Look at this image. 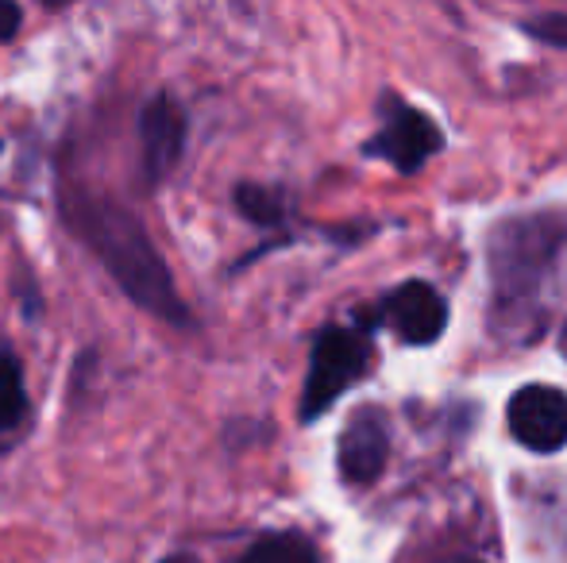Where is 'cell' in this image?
<instances>
[{"mask_svg": "<svg viewBox=\"0 0 567 563\" xmlns=\"http://www.w3.org/2000/svg\"><path fill=\"white\" fill-rule=\"evenodd\" d=\"M66 217L78 228V236L90 243L93 256L101 259V267L113 274V282L143 313L171 324H189V313L174 290L163 256L151 243L147 228L124 205L113 197L74 194L66 197Z\"/></svg>", "mask_w": 567, "mask_h": 563, "instance_id": "cell-1", "label": "cell"}, {"mask_svg": "<svg viewBox=\"0 0 567 563\" xmlns=\"http://www.w3.org/2000/svg\"><path fill=\"white\" fill-rule=\"evenodd\" d=\"M564 240L567 228L556 217H522L502 225L491 240L494 305L514 309L529 301Z\"/></svg>", "mask_w": 567, "mask_h": 563, "instance_id": "cell-2", "label": "cell"}, {"mask_svg": "<svg viewBox=\"0 0 567 563\" xmlns=\"http://www.w3.org/2000/svg\"><path fill=\"white\" fill-rule=\"evenodd\" d=\"M367 359H371V321L367 316H359L355 324H329L317 332L309 378L301 390V421H317L363 375Z\"/></svg>", "mask_w": 567, "mask_h": 563, "instance_id": "cell-3", "label": "cell"}, {"mask_svg": "<svg viewBox=\"0 0 567 563\" xmlns=\"http://www.w3.org/2000/svg\"><path fill=\"white\" fill-rule=\"evenodd\" d=\"M441 143H444L441 132H436V124L429 121L425 113H417V108L386 97L382 101L379 136L367 143V155L386 158V163L402 174H417L421 166L441 150Z\"/></svg>", "mask_w": 567, "mask_h": 563, "instance_id": "cell-4", "label": "cell"}, {"mask_svg": "<svg viewBox=\"0 0 567 563\" xmlns=\"http://www.w3.org/2000/svg\"><path fill=\"white\" fill-rule=\"evenodd\" d=\"M509 432L529 451H560L567 444V394L556 386H522L509 398Z\"/></svg>", "mask_w": 567, "mask_h": 563, "instance_id": "cell-5", "label": "cell"}, {"mask_svg": "<svg viewBox=\"0 0 567 563\" xmlns=\"http://www.w3.org/2000/svg\"><path fill=\"white\" fill-rule=\"evenodd\" d=\"M402 344H433L449 324V305L429 282H402L379 305V316Z\"/></svg>", "mask_w": 567, "mask_h": 563, "instance_id": "cell-6", "label": "cell"}, {"mask_svg": "<svg viewBox=\"0 0 567 563\" xmlns=\"http://www.w3.org/2000/svg\"><path fill=\"white\" fill-rule=\"evenodd\" d=\"M140 143H143V174L163 181L174 170L186 147V113L174 97L155 93L140 113Z\"/></svg>", "mask_w": 567, "mask_h": 563, "instance_id": "cell-7", "label": "cell"}, {"mask_svg": "<svg viewBox=\"0 0 567 563\" xmlns=\"http://www.w3.org/2000/svg\"><path fill=\"white\" fill-rule=\"evenodd\" d=\"M340 475L355 487H367L382 475L390 456V428L379 409H359L340 436Z\"/></svg>", "mask_w": 567, "mask_h": 563, "instance_id": "cell-8", "label": "cell"}, {"mask_svg": "<svg viewBox=\"0 0 567 563\" xmlns=\"http://www.w3.org/2000/svg\"><path fill=\"white\" fill-rule=\"evenodd\" d=\"M236 563H321L317 549L298 533H267L251 544Z\"/></svg>", "mask_w": 567, "mask_h": 563, "instance_id": "cell-9", "label": "cell"}, {"mask_svg": "<svg viewBox=\"0 0 567 563\" xmlns=\"http://www.w3.org/2000/svg\"><path fill=\"white\" fill-rule=\"evenodd\" d=\"M28 409V394H23V371L12 352H0V432H8Z\"/></svg>", "mask_w": 567, "mask_h": 563, "instance_id": "cell-10", "label": "cell"}, {"mask_svg": "<svg viewBox=\"0 0 567 563\" xmlns=\"http://www.w3.org/2000/svg\"><path fill=\"white\" fill-rule=\"evenodd\" d=\"M236 209L244 212L251 225H278V220L286 217L282 194L270 186H251V181L236 186Z\"/></svg>", "mask_w": 567, "mask_h": 563, "instance_id": "cell-11", "label": "cell"}, {"mask_svg": "<svg viewBox=\"0 0 567 563\" xmlns=\"http://www.w3.org/2000/svg\"><path fill=\"white\" fill-rule=\"evenodd\" d=\"M525 31H529L533 39H540V43H548V46H567V12L537 15V20L525 23Z\"/></svg>", "mask_w": 567, "mask_h": 563, "instance_id": "cell-12", "label": "cell"}, {"mask_svg": "<svg viewBox=\"0 0 567 563\" xmlns=\"http://www.w3.org/2000/svg\"><path fill=\"white\" fill-rule=\"evenodd\" d=\"M16 28H20V8L8 4V0H0V43H4V39H12Z\"/></svg>", "mask_w": 567, "mask_h": 563, "instance_id": "cell-13", "label": "cell"}, {"mask_svg": "<svg viewBox=\"0 0 567 563\" xmlns=\"http://www.w3.org/2000/svg\"><path fill=\"white\" fill-rule=\"evenodd\" d=\"M436 563H478V560H471V556H452V560H436Z\"/></svg>", "mask_w": 567, "mask_h": 563, "instance_id": "cell-14", "label": "cell"}, {"mask_svg": "<svg viewBox=\"0 0 567 563\" xmlns=\"http://www.w3.org/2000/svg\"><path fill=\"white\" fill-rule=\"evenodd\" d=\"M163 563H197V560H189V556H171V560H163Z\"/></svg>", "mask_w": 567, "mask_h": 563, "instance_id": "cell-15", "label": "cell"}, {"mask_svg": "<svg viewBox=\"0 0 567 563\" xmlns=\"http://www.w3.org/2000/svg\"><path fill=\"white\" fill-rule=\"evenodd\" d=\"M560 347H564V355H567V329H564V340H560Z\"/></svg>", "mask_w": 567, "mask_h": 563, "instance_id": "cell-16", "label": "cell"}]
</instances>
